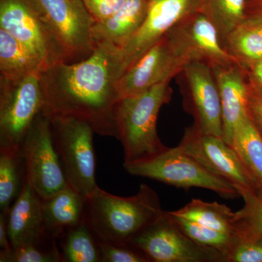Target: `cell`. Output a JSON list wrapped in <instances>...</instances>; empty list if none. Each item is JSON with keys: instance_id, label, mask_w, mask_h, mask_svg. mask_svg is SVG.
I'll return each instance as SVG.
<instances>
[{"instance_id": "cell-1", "label": "cell", "mask_w": 262, "mask_h": 262, "mask_svg": "<svg viewBox=\"0 0 262 262\" xmlns=\"http://www.w3.org/2000/svg\"><path fill=\"white\" fill-rule=\"evenodd\" d=\"M121 50L96 43L91 56L77 63L58 62L40 72L44 111L87 122L98 135L117 137L115 113L120 98Z\"/></svg>"}, {"instance_id": "cell-2", "label": "cell", "mask_w": 262, "mask_h": 262, "mask_svg": "<svg viewBox=\"0 0 262 262\" xmlns=\"http://www.w3.org/2000/svg\"><path fill=\"white\" fill-rule=\"evenodd\" d=\"M160 198L142 184L135 195L119 196L99 187L85 199L84 221L99 241L129 242L163 214Z\"/></svg>"}, {"instance_id": "cell-3", "label": "cell", "mask_w": 262, "mask_h": 262, "mask_svg": "<svg viewBox=\"0 0 262 262\" xmlns=\"http://www.w3.org/2000/svg\"><path fill=\"white\" fill-rule=\"evenodd\" d=\"M170 81L156 84L144 92L120 98L115 108L117 137L124 150V163L143 161L163 152L157 132L160 108L170 102Z\"/></svg>"}, {"instance_id": "cell-4", "label": "cell", "mask_w": 262, "mask_h": 262, "mask_svg": "<svg viewBox=\"0 0 262 262\" xmlns=\"http://www.w3.org/2000/svg\"><path fill=\"white\" fill-rule=\"evenodd\" d=\"M59 45L63 62L89 58L96 47L95 24L82 0H26Z\"/></svg>"}, {"instance_id": "cell-5", "label": "cell", "mask_w": 262, "mask_h": 262, "mask_svg": "<svg viewBox=\"0 0 262 262\" xmlns=\"http://www.w3.org/2000/svg\"><path fill=\"white\" fill-rule=\"evenodd\" d=\"M123 167L130 175L153 179L182 189L203 188L225 198L239 195L237 189L228 181L211 173L179 146L168 147L149 159L123 164Z\"/></svg>"}, {"instance_id": "cell-6", "label": "cell", "mask_w": 262, "mask_h": 262, "mask_svg": "<svg viewBox=\"0 0 262 262\" xmlns=\"http://www.w3.org/2000/svg\"><path fill=\"white\" fill-rule=\"evenodd\" d=\"M49 116L67 182L86 199L98 187L94 129L74 117Z\"/></svg>"}, {"instance_id": "cell-7", "label": "cell", "mask_w": 262, "mask_h": 262, "mask_svg": "<svg viewBox=\"0 0 262 262\" xmlns=\"http://www.w3.org/2000/svg\"><path fill=\"white\" fill-rule=\"evenodd\" d=\"M40 72L17 80L0 78V148L21 149L33 122L42 111Z\"/></svg>"}, {"instance_id": "cell-8", "label": "cell", "mask_w": 262, "mask_h": 262, "mask_svg": "<svg viewBox=\"0 0 262 262\" xmlns=\"http://www.w3.org/2000/svg\"><path fill=\"white\" fill-rule=\"evenodd\" d=\"M21 150L26 174L42 200L68 186L55 143L51 117L44 110L33 122Z\"/></svg>"}, {"instance_id": "cell-9", "label": "cell", "mask_w": 262, "mask_h": 262, "mask_svg": "<svg viewBox=\"0 0 262 262\" xmlns=\"http://www.w3.org/2000/svg\"><path fill=\"white\" fill-rule=\"evenodd\" d=\"M151 262H228L227 255L196 244L179 228L168 211L131 239Z\"/></svg>"}, {"instance_id": "cell-10", "label": "cell", "mask_w": 262, "mask_h": 262, "mask_svg": "<svg viewBox=\"0 0 262 262\" xmlns=\"http://www.w3.org/2000/svg\"><path fill=\"white\" fill-rule=\"evenodd\" d=\"M178 75L184 108L194 118L193 125L203 134L222 138L220 91L211 66L189 62Z\"/></svg>"}, {"instance_id": "cell-11", "label": "cell", "mask_w": 262, "mask_h": 262, "mask_svg": "<svg viewBox=\"0 0 262 262\" xmlns=\"http://www.w3.org/2000/svg\"><path fill=\"white\" fill-rule=\"evenodd\" d=\"M178 146L211 173L228 181L239 195L258 192L238 155L222 137L203 134L192 125L186 129Z\"/></svg>"}, {"instance_id": "cell-12", "label": "cell", "mask_w": 262, "mask_h": 262, "mask_svg": "<svg viewBox=\"0 0 262 262\" xmlns=\"http://www.w3.org/2000/svg\"><path fill=\"white\" fill-rule=\"evenodd\" d=\"M0 28L11 34L46 69L63 62L59 45L26 0H0Z\"/></svg>"}, {"instance_id": "cell-13", "label": "cell", "mask_w": 262, "mask_h": 262, "mask_svg": "<svg viewBox=\"0 0 262 262\" xmlns=\"http://www.w3.org/2000/svg\"><path fill=\"white\" fill-rule=\"evenodd\" d=\"M165 34L187 63L204 62L212 68L236 64L216 29L200 10L179 20Z\"/></svg>"}, {"instance_id": "cell-14", "label": "cell", "mask_w": 262, "mask_h": 262, "mask_svg": "<svg viewBox=\"0 0 262 262\" xmlns=\"http://www.w3.org/2000/svg\"><path fill=\"white\" fill-rule=\"evenodd\" d=\"M187 63L165 34L122 74L117 82L119 96H135L170 81Z\"/></svg>"}, {"instance_id": "cell-15", "label": "cell", "mask_w": 262, "mask_h": 262, "mask_svg": "<svg viewBox=\"0 0 262 262\" xmlns=\"http://www.w3.org/2000/svg\"><path fill=\"white\" fill-rule=\"evenodd\" d=\"M200 6L201 0H150L144 23L121 50L122 74L179 20L199 11Z\"/></svg>"}, {"instance_id": "cell-16", "label": "cell", "mask_w": 262, "mask_h": 262, "mask_svg": "<svg viewBox=\"0 0 262 262\" xmlns=\"http://www.w3.org/2000/svg\"><path fill=\"white\" fill-rule=\"evenodd\" d=\"M5 213L8 237L13 249L51 238L45 231L42 198L33 187L26 172L20 194Z\"/></svg>"}, {"instance_id": "cell-17", "label": "cell", "mask_w": 262, "mask_h": 262, "mask_svg": "<svg viewBox=\"0 0 262 262\" xmlns=\"http://www.w3.org/2000/svg\"><path fill=\"white\" fill-rule=\"evenodd\" d=\"M212 69L220 91L222 139L231 146L236 128L249 114V87L245 71L237 64Z\"/></svg>"}, {"instance_id": "cell-18", "label": "cell", "mask_w": 262, "mask_h": 262, "mask_svg": "<svg viewBox=\"0 0 262 262\" xmlns=\"http://www.w3.org/2000/svg\"><path fill=\"white\" fill-rule=\"evenodd\" d=\"M150 0H127L118 11L93 26L95 42L106 43L122 50L145 20Z\"/></svg>"}, {"instance_id": "cell-19", "label": "cell", "mask_w": 262, "mask_h": 262, "mask_svg": "<svg viewBox=\"0 0 262 262\" xmlns=\"http://www.w3.org/2000/svg\"><path fill=\"white\" fill-rule=\"evenodd\" d=\"M84 213L85 198L70 184L51 198L42 200L45 231L53 239H58L66 229L83 222Z\"/></svg>"}, {"instance_id": "cell-20", "label": "cell", "mask_w": 262, "mask_h": 262, "mask_svg": "<svg viewBox=\"0 0 262 262\" xmlns=\"http://www.w3.org/2000/svg\"><path fill=\"white\" fill-rule=\"evenodd\" d=\"M46 70L42 62L0 28V78L17 80Z\"/></svg>"}, {"instance_id": "cell-21", "label": "cell", "mask_w": 262, "mask_h": 262, "mask_svg": "<svg viewBox=\"0 0 262 262\" xmlns=\"http://www.w3.org/2000/svg\"><path fill=\"white\" fill-rule=\"evenodd\" d=\"M223 47L236 64L247 70L262 59V24L246 18L227 36Z\"/></svg>"}, {"instance_id": "cell-22", "label": "cell", "mask_w": 262, "mask_h": 262, "mask_svg": "<svg viewBox=\"0 0 262 262\" xmlns=\"http://www.w3.org/2000/svg\"><path fill=\"white\" fill-rule=\"evenodd\" d=\"M231 146L252 178L258 193H262V136L249 114L236 128Z\"/></svg>"}, {"instance_id": "cell-23", "label": "cell", "mask_w": 262, "mask_h": 262, "mask_svg": "<svg viewBox=\"0 0 262 262\" xmlns=\"http://www.w3.org/2000/svg\"><path fill=\"white\" fill-rule=\"evenodd\" d=\"M58 241L63 262H101L99 241L84 220L66 229Z\"/></svg>"}, {"instance_id": "cell-24", "label": "cell", "mask_w": 262, "mask_h": 262, "mask_svg": "<svg viewBox=\"0 0 262 262\" xmlns=\"http://www.w3.org/2000/svg\"><path fill=\"white\" fill-rule=\"evenodd\" d=\"M170 212L173 215L205 227L231 234L236 233V212L218 202L208 203L199 199H192L178 211Z\"/></svg>"}, {"instance_id": "cell-25", "label": "cell", "mask_w": 262, "mask_h": 262, "mask_svg": "<svg viewBox=\"0 0 262 262\" xmlns=\"http://www.w3.org/2000/svg\"><path fill=\"white\" fill-rule=\"evenodd\" d=\"M25 165L21 149L0 148V210L7 212L23 185Z\"/></svg>"}, {"instance_id": "cell-26", "label": "cell", "mask_w": 262, "mask_h": 262, "mask_svg": "<svg viewBox=\"0 0 262 262\" xmlns=\"http://www.w3.org/2000/svg\"><path fill=\"white\" fill-rule=\"evenodd\" d=\"M247 0H201L200 11L211 22L223 46L227 36L246 18Z\"/></svg>"}, {"instance_id": "cell-27", "label": "cell", "mask_w": 262, "mask_h": 262, "mask_svg": "<svg viewBox=\"0 0 262 262\" xmlns=\"http://www.w3.org/2000/svg\"><path fill=\"white\" fill-rule=\"evenodd\" d=\"M168 212L179 228L192 241L202 246L215 248L227 254L228 258L229 253L234 244V234L205 227Z\"/></svg>"}, {"instance_id": "cell-28", "label": "cell", "mask_w": 262, "mask_h": 262, "mask_svg": "<svg viewBox=\"0 0 262 262\" xmlns=\"http://www.w3.org/2000/svg\"><path fill=\"white\" fill-rule=\"evenodd\" d=\"M58 239L47 238L37 244L25 245L5 254H0L1 262H63Z\"/></svg>"}, {"instance_id": "cell-29", "label": "cell", "mask_w": 262, "mask_h": 262, "mask_svg": "<svg viewBox=\"0 0 262 262\" xmlns=\"http://www.w3.org/2000/svg\"><path fill=\"white\" fill-rule=\"evenodd\" d=\"M228 262H262V234L237 229Z\"/></svg>"}, {"instance_id": "cell-30", "label": "cell", "mask_w": 262, "mask_h": 262, "mask_svg": "<svg viewBox=\"0 0 262 262\" xmlns=\"http://www.w3.org/2000/svg\"><path fill=\"white\" fill-rule=\"evenodd\" d=\"M245 206L236 212V230L246 229L262 234V193H245Z\"/></svg>"}, {"instance_id": "cell-31", "label": "cell", "mask_w": 262, "mask_h": 262, "mask_svg": "<svg viewBox=\"0 0 262 262\" xmlns=\"http://www.w3.org/2000/svg\"><path fill=\"white\" fill-rule=\"evenodd\" d=\"M99 248L101 262H151L145 253L130 244L99 241Z\"/></svg>"}, {"instance_id": "cell-32", "label": "cell", "mask_w": 262, "mask_h": 262, "mask_svg": "<svg viewBox=\"0 0 262 262\" xmlns=\"http://www.w3.org/2000/svg\"><path fill=\"white\" fill-rule=\"evenodd\" d=\"M127 0H82L96 22L103 21L113 16L125 5Z\"/></svg>"}, {"instance_id": "cell-33", "label": "cell", "mask_w": 262, "mask_h": 262, "mask_svg": "<svg viewBox=\"0 0 262 262\" xmlns=\"http://www.w3.org/2000/svg\"><path fill=\"white\" fill-rule=\"evenodd\" d=\"M244 71L250 94L262 96V59L256 61Z\"/></svg>"}, {"instance_id": "cell-34", "label": "cell", "mask_w": 262, "mask_h": 262, "mask_svg": "<svg viewBox=\"0 0 262 262\" xmlns=\"http://www.w3.org/2000/svg\"><path fill=\"white\" fill-rule=\"evenodd\" d=\"M248 111L253 121L262 125V96L250 94Z\"/></svg>"}, {"instance_id": "cell-35", "label": "cell", "mask_w": 262, "mask_h": 262, "mask_svg": "<svg viewBox=\"0 0 262 262\" xmlns=\"http://www.w3.org/2000/svg\"><path fill=\"white\" fill-rule=\"evenodd\" d=\"M0 254H5L10 252L12 250L9 237H8V227H7V214L5 212L0 213Z\"/></svg>"}, {"instance_id": "cell-36", "label": "cell", "mask_w": 262, "mask_h": 262, "mask_svg": "<svg viewBox=\"0 0 262 262\" xmlns=\"http://www.w3.org/2000/svg\"><path fill=\"white\" fill-rule=\"evenodd\" d=\"M246 15V18L262 24V0H247Z\"/></svg>"}, {"instance_id": "cell-37", "label": "cell", "mask_w": 262, "mask_h": 262, "mask_svg": "<svg viewBox=\"0 0 262 262\" xmlns=\"http://www.w3.org/2000/svg\"><path fill=\"white\" fill-rule=\"evenodd\" d=\"M254 122L255 125H256V126L257 127L258 131H259L260 134H261V135L262 136V125L261 124L259 123H256V122Z\"/></svg>"}]
</instances>
